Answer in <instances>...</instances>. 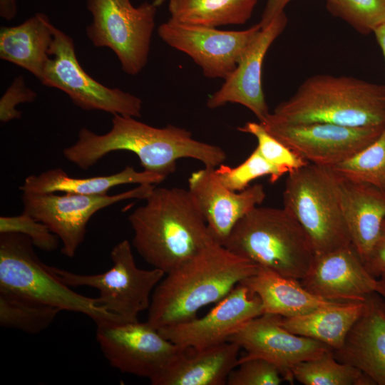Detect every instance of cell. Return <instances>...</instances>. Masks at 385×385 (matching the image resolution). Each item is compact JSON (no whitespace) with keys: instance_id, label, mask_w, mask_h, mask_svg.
I'll return each mask as SVG.
<instances>
[{"instance_id":"39","label":"cell","mask_w":385,"mask_h":385,"mask_svg":"<svg viewBox=\"0 0 385 385\" xmlns=\"http://www.w3.org/2000/svg\"><path fill=\"white\" fill-rule=\"evenodd\" d=\"M17 14L16 0H0V16L6 21L13 19Z\"/></svg>"},{"instance_id":"19","label":"cell","mask_w":385,"mask_h":385,"mask_svg":"<svg viewBox=\"0 0 385 385\" xmlns=\"http://www.w3.org/2000/svg\"><path fill=\"white\" fill-rule=\"evenodd\" d=\"M299 281L312 294L337 302H363L376 289V278L369 273L351 245L315 255Z\"/></svg>"},{"instance_id":"4","label":"cell","mask_w":385,"mask_h":385,"mask_svg":"<svg viewBox=\"0 0 385 385\" xmlns=\"http://www.w3.org/2000/svg\"><path fill=\"white\" fill-rule=\"evenodd\" d=\"M267 118L292 124L385 126V86L351 76L315 75Z\"/></svg>"},{"instance_id":"22","label":"cell","mask_w":385,"mask_h":385,"mask_svg":"<svg viewBox=\"0 0 385 385\" xmlns=\"http://www.w3.org/2000/svg\"><path fill=\"white\" fill-rule=\"evenodd\" d=\"M240 346L232 342L202 349L183 348L156 376L153 385H224L238 364Z\"/></svg>"},{"instance_id":"30","label":"cell","mask_w":385,"mask_h":385,"mask_svg":"<svg viewBox=\"0 0 385 385\" xmlns=\"http://www.w3.org/2000/svg\"><path fill=\"white\" fill-rule=\"evenodd\" d=\"M329 169L342 178L369 184L385 192V128L369 145Z\"/></svg>"},{"instance_id":"24","label":"cell","mask_w":385,"mask_h":385,"mask_svg":"<svg viewBox=\"0 0 385 385\" xmlns=\"http://www.w3.org/2000/svg\"><path fill=\"white\" fill-rule=\"evenodd\" d=\"M241 284L259 297L263 314L292 317L340 302L323 299L303 287L299 280L258 267Z\"/></svg>"},{"instance_id":"40","label":"cell","mask_w":385,"mask_h":385,"mask_svg":"<svg viewBox=\"0 0 385 385\" xmlns=\"http://www.w3.org/2000/svg\"><path fill=\"white\" fill-rule=\"evenodd\" d=\"M376 292L381 299V306L385 314V270L376 278Z\"/></svg>"},{"instance_id":"15","label":"cell","mask_w":385,"mask_h":385,"mask_svg":"<svg viewBox=\"0 0 385 385\" xmlns=\"http://www.w3.org/2000/svg\"><path fill=\"white\" fill-rule=\"evenodd\" d=\"M281 318L278 314H262L244 324L227 342L245 349L246 354L238 362L255 358L265 359L278 369L284 381L292 384L295 365L319 358L333 349L319 341L287 330L280 324Z\"/></svg>"},{"instance_id":"37","label":"cell","mask_w":385,"mask_h":385,"mask_svg":"<svg viewBox=\"0 0 385 385\" xmlns=\"http://www.w3.org/2000/svg\"><path fill=\"white\" fill-rule=\"evenodd\" d=\"M363 263L369 273L376 278L385 270V220L377 241Z\"/></svg>"},{"instance_id":"2","label":"cell","mask_w":385,"mask_h":385,"mask_svg":"<svg viewBox=\"0 0 385 385\" xmlns=\"http://www.w3.org/2000/svg\"><path fill=\"white\" fill-rule=\"evenodd\" d=\"M132 245L141 257L165 274L215 242L188 190L156 188L145 204L128 216Z\"/></svg>"},{"instance_id":"25","label":"cell","mask_w":385,"mask_h":385,"mask_svg":"<svg viewBox=\"0 0 385 385\" xmlns=\"http://www.w3.org/2000/svg\"><path fill=\"white\" fill-rule=\"evenodd\" d=\"M166 178L147 170L137 171L127 166L121 171L108 175L73 178L63 169L54 168L39 175L26 178L19 189L23 192L55 193L58 192L87 195H105L112 188L125 184H152L162 183Z\"/></svg>"},{"instance_id":"42","label":"cell","mask_w":385,"mask_h":385,"mask_svg":"<svg viewBox=\"0 0 385 385\" xmlns=\"http://www.w3.org/2000/svg\"><path fill=\"white\" fill-rule=\"evenodd\" d=\"M166 0H153V4L156 6L158 7L161 6L163 3H165Z\"/></svg>"},{"instance_id":"12","label":"cell","mask_w":385,"mask_h":385,"mask_svg":"<svg viewBox=\"0 0 385 385\" xmlns=\"http://www.w3.org/2000/svg\"><path fill=\"white\" fill-rule=\"evenodd\" d=\"M96 339L113 367L149 380L183 349L147 322L104 319L96 323Z\"/></svg>"},{"instance_id":"21","label":"cell","mask_w":385,"mask_h":385,"mask_svg":"<svg viewBox=\"0 0 385 385\" xmlns=\"http://www.w3.org/2000/svg\"><path fill=\"white\" fill-rule=\"evenodd\" d=\"M334 173L351 246L364 262L377 241L385 220V192Z\"/></svg>"},{"instance_id":"14","label":"cell","mask_w":385,"mask_h":385,"mask_svg":"<svg viewBox=\"0 0 385 385\" xmlns=\"http://www.w3.org/2000/svg\"><path fill=\"white\" fill-rule=\"evenodd\" d=\"M260 123L305 160L327 168L354 156L375 140L385 128L350 127L329 123L292 124L268 118Z\"/></svg>"},{"instance_id":"16","label":"cell","mask_w":385,"mask_h":385,"mask_svg":"<svg viewBox=\"0 0 385 385\" xmlns=\"http://www.w3.org/2000/svg\"><path fill=\"white\" fill-rule=\"evenodd\" d=\"M262 314L259 297L240 283L202 317L158 331L179 346L202 349L227 342L244 324Z\"/></svg>"},{"instance_id":"1","label":"cell","mask_w":385,"mask_h":385,"mask_svg":"<svg viewBox=\"0 0 385 385\" xmlns=\"http://www.w3.org/2000/svg\"><path fill=\"white\" fill-rule=\"evenodd\" d=\"M116 150L135 153L144 170L165 178L175 171L179 159L192 158L205 167L217 168L227 158L222 148L195 139L185 128L173 125L155 128L135 118L118 114L113 115L112 127L105 134L82 128L77 141L65 148L63 155L86 170Z\"/></svg>"},{"instance_id":"9","label":"cell","mask_w":385,"mask_h":385,"mask_svg":"<svg viewBox=\"0 0 385 385\" xmlns=\"http://www.w3.org/2000/svg\"><path fill=\"white\" fill-rule=\"evenodd\" d=\"M92 16L86 35L93 46L113 51L122 70L137 75L146 66L158 7L145 1L134 6L130 0H87Z\"/></svg>"},{"instance_id":"35","label":"cell","mask_w":385,"mask_h":385,"mask_svg":"<svg viewBox=\"0 0 385 385\" xmlns=\"http://www.w3.org/2000/svg\"><path fill=\"white\" fill-rule=\"evenodd\" d=\"M230 374L228 385H279L283 381L278 369L260 358L238 362Z\"/></svg>"},{"instance_id":"3","label":"cell","mask_w":385,"mask_h":385,"mask_svg":"<svg viewBox=\"0 0 385 385\" xmlns=\"http://www.w3.org/2000/svg\"><path fill=\"white\" fill-rule=\"evenodd\" d=\"M258 266L213 242L155 288L147 322L156 330L197 317L204 307L217 303Z\"/></svg>"},{"instance_id":"23","label":"cell","mask_w":385,"mask_h":385,"mask_svg":"<svg viewBox=\"0 0 385 385\" xmlns=\"http://www.w3.org/2000/svg\"><path fill=\"white\" fill-rule=\"evenodd\" d=\"M55 26L43 13L20 24L0 29V58L23 68L41 80L50 58Z\"/></svg>"},{"instance_id":"13","label":"cell","mask_w":385,"mask_h":385,"mask_svg":"<svg viewBox=\"0 0 385 385\" xmlns=\"http://www.w3.org/2000/svg\"><path fill=\"white\" fill-rule=\"evenodd\" d=\"M261 29L259 23L242 31H224L169 19L158 34L166 44L189 56L205 77L225 80Z\"/></svg>"},{"instance_id":"11","label":"cell","mask_w":385,"mask_h":385,"mask_svg":"<svg viewBox=\"0 0 385 385\" xmlns=\"http://www.w3.org/2000/svg\"><path fill=\"white\" fill-rule=\"evenodd\" d=\"M155 185L142 184L113 195L23 192L24 212L45 224L62 242V253L73 257L83 242L86 225L101 209L128 199L145 200Z\"/></svg>"},{"instance_id":"8","label":"cell","mask_w":385,"mask_h":385,"mask_svg":"<svg viewBox=\"0 0 385 385\" xmlns=\"http://www.w3.org/2000/svg\"><path fill=\"white\" fill-rule=\"evenodd\" d=\"M112 267L94 274H81L48 265L63 283L90 287L99 292L100 304L125 322H136L140 312L148 309L153 292L165 273L157 268L143 270L135 261L132 245L124 240L112 249Z\"/></svg>"},{"instance_id":"18","label":"cell","mask_w":385,"mask_h":385,"mask_svg":"<svg viewBox=\"0 0 385 385\" xmlns=\"http://www.w3.org/2000/svg\"><path fill=\"white\" fill-rule=\"evenodd\" d=\"M287 23L284 12L277 16L262 28L250 45L237 66L221 87L210 95L207 107L217 108L228 103H238L248 108L263 121L270 113L262 83L264 58L275 39L282 33Z\"/></svg>"},{"instance_id":"38","label":"cell","mask_w":385,"mask_h":385,"mask_svg":"<svg viewBox=\"0 0 385 385\" xmlns=\"http://www.w3.org/2000/svg\"><path fill=\"white\" fill-rule=\"evenodd\" d=\"M291 0H267L261 20L262 28L269 24L277 16L284 11V7Z\"/></svg>"},{"instance_id":"34","label":"cell","mask_w":385,"mask_h":385,"mask_svg":"<svg viewBox=\"0 0 385 385\" xmlns=\"http://www.w3.org/2000/svg\"><path fill=\"white\" fill-rule=\"evenodd\" d=\"M0 233H19L28 237L34 245L52 252L58 245V237L43 222L26 212L15 216H1Z\"/></svg>"},{"instance_id":"10","label":"cell","mask_w":385,"mask_h":385,"mask_svg":"<svg viewBox=\"0 0 385 385\" xmlns=\"http://www.w3.org/2000/svg\"><path fill=\"white\" fill-rule=\"evenodd\" d=\"M53 34L50 58L40 81L43 85L62 91L76 106L85 111L140 117V98L96 81L79 63L73 38L56 27Z\"/></svg>"},{"instance_id":"28","label":"cell","mask_w":385,"mask_h":385,"mask_svg":"<svg viewBox=\"0 0 385 385\" xmlns=\"http://www.w3.org/2000/svg\"><path fill=\"white\" fill-rule=\"evenodd\" d=\"M294 379L304 385H375L358 369L337 361L331 350L292 369Z\"/></svg>"},{"instance_id":"17","label":"cell","mask_w":385,"mask_h":385,"mask_svg":"<svg viewBox=\"0 0 385 385\" xmlns=\"http://www.w3.org/2000/svg\"><path fill=\"white\" fill-rule=\"evenodd\" d=\"M188 190L201 211L213 240L223 245L236 223L266 197L261 184L236 192L225 187L215 168L204 167L188 178Z\"/></svg>"},{"instance_id":"5","label":"cell","mask_w":385,"mask_h":385,"mask_svg":"<svg viewBox=\"0 0 385 385\" xmlns=\"http://www.w3.org/2000/svg\"><path fill=\"white\" fill-rule=\"evenodd\" d=\"M223 246L258 267L298 280L315 256L306 232L284 207H255L236 223Z\"/></svg>"},{"instance_id":"41","label":"cell","mask_w":385,"mask_h":385,"mask_svg":"<svg viewBox=\"0 0 385 385\" xmlns=\"http://www.w3.org/2000/svg\"><path fill=\"white\" fill-rule=\"evenodd\" d=\"M374 34L381 49L385 60V23L379 26L374 31Z\"/></svg>"},{"instance_id":"6","label":"cell","mask_w":385,"mask_h":385,"mask_svg":"<svg viewBox=\"0 0 385 385\" xmlns=\"http://www.w3.org/2000/svg\"><path fill=\"white\" fill-rule=\"evenodd\" d=\"M32 241L19 233H0V293L78 312L95 323L118 319L91 298L73 291L42 262Z\"/></svg>"},{"instance_id":"20","label":"cell","mask_w":385,"mask_h":385,"mask_svg":"<svg viewBox=\"0 0 385 385\" xmlns=\"http://www.w3.org/2000/svg\"><path fill=\"white\" fill-rule=\"evenodd\" d=\"M333 354L362 371L375 385H385V314L376 292L366 297L361 314Z\"/></svg>"},{"instance_id":"31","label":"cell","mask_w":385,"mask_h":385,"mask_svg":"<svg viewBox=\"0 0 385 385\" xmlns=\"http://www.w3.org/2000/svg\"><path fill=\"white\" fill-rule=\"evenodd\" d=\"M326 1L329 13L362 34L374 33L385 23V0Z\"/></svg>"},{"instance_id":"36","label":"cell","mask_w":385,"mask_h":385,"mask_svg":"<svg viewBox=\"0 0 385 385\" xmlns=\"http://www.w3.org/2000/svg\"><path fill=\"white\" fill-rule=\"evenodd\" d=\"M36 96L34 91L26 86L22 76L16 77L0 99L1 122L5 123L20 118L21 113L16 106L34 101Z\"/></svg>"},{"instance_id":"27","label":"cell","mask_w":385,"mask_h":385,"mask_svg":"<svg viewBox=\"0 0 385 385\" xmlns=\"http://www.w3.org/2000/svg\"><path fill=\"white\" fill-rule=\"evenodd\" d=\"M258 0H169L170 19L179 23L217 28L245 24Z\"/></svg>"},{"instance_id":"26","label":"cell","mask_w":385,"mask_h":385,"mask_svg":"<svg viewBox=\"0 0 385 385\" xmlns=\"http://www.w3.org/2000/svg\"><path fill=\"white\" fill-rule=\"evenodd\" d=\"M364 306V301L340 302L296 317H282L280 324L293 334L315 339L335 350L342 346Z\"/></svg>"},{"instance_id":"33","label":"cell","mask_w":385,"mask_h":385,"mask_svg":"<svg viewBox=\"0 0 385 385\" xmlns=\"http://www.w3.org/2000/svg\"><path fill=\"white\" fill-rule=\"evenodd\" d=\"M237 130L255 136L257 140L256 148L263 158L285 174L309 163L269 133L260 122H247Z\"/></svg>"},{"instance_id":"29","label":"cell","mask_w":385,"mask_h":385,"mask_svg":"<svg viewBox=\"0 0 385 385\" xmlns=\"http://www.w3.org/2000/svg\"><path fill=\"white\" fill-rule=\"evenodd\" d=\"M61 310L57 307L0 293V325L28 334L46 329Z\"/></svg>"},{"instance_id":"32","label":"cell","mask_w":385,"mask_h":385,"mask_svg":"<svg viewBox=\"0 0 385 385\" xmlns=\"http://www.w3.org/2000/svg\"><path fill=\"white\" fill-rule=\"evenodd\" d=\"M215 173L225 187L236 192L244 190L259 178L269 176L270 182L274 183L285 174L265 160L257 148L239 165L221 164L215 168Z\"/></svg>"},{"instance_id":"7","label":"cell","mask_w":385,"mask_h":385,"mask_svg":"<svg viewBox=\"0 0 385 385\" xmlns=\"http://www.w3.org/2000/svg\"><path fill=\"white\" fill-rule=\"evenodd\" d=\"M282 197L283 207L304 230L315 255L351 245L331 169L309 163L289 173Z\"/></svg>"}]
</instances>
